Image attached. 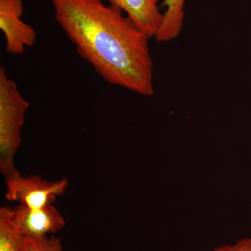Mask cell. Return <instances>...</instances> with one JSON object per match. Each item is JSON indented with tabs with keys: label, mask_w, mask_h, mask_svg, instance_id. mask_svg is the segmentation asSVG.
<instances>
[{
	"label": "cell",
	"mask_w": 251,
	"mask_h": 251,
	"mask_svg": "<svg viewBox=\"0 0 251 251\" xmlns=\"http://www.w3.org/2000/svg\"><path fill=\"white\" fill-rule=\"evenodd\" d=\"M29 107L6 69L0 67V172L5 179L18 173L15 156L21 145V130Z\"/></svg>",
	"instance_id": "cell-2"
},
{
	"label": "cell",
	"mask_w": 251,
	"mask_h": 251,
	"mask_svg": "<svg viewBox=\"0 0 251 251\" xmlns=\"http://www.w3.org/2000/svg\"><path fill=\"white\" fill-rule=\"evenodd\" d=\"M11 208H0V251H24L25 237L11 222Z\"/></svg>",
	"instance_id": "cell-8"
},
{
	"label": "cell",
	"mask_w": 251,
	"mask_h": 251,
	"mask_svg": "<svg viewBox=\"0 0 251 251\" xmlns=\"http://www.w3.org/2000/svg\"><path fill=\"white\" fill-rule=\"evenodd\" d=\"M56 21L77 54L111 85L152 96L149 37L122 10L102 0H51Z\"/></svg>",
	"instance_id": "cell-1"
},
{
	"label": "cell",
	"mask_w": 251,
	"mask_h": 251,
	"mask_svg": "<svg viewBox=\"0 0 251 251\" xmlns=\"http://www.w3.org/2000/svg\"><path fill=\"white\" fill-rule=\"evenodd\" d=\"M213 251H251V237L244 238L232 245L220 246Z\"/></svg>",
	"instance_id": "cell-10"
},
{
	"label": "cell",
	"mask_w": 251,
	"mask_h": 251,
	"mask_svg": "<svg viewBox=\"0 0 251 251\" xmlns=\"http://www.w3.org/2000/svg\"><path fill=\"white\" fill-rule=\"evenodd\" d=\"M24 6L22 0H0V29L6 41V51L20 55L34 45L35 29L22 20Z\"/></svg>",
	"instance_id": "cell-4"
},
{
	"label": "cell",
	"mask_w": 251,
	"mask_h": 251,
	"mask_svg": "<svg viewBox=\"0 0 251 251\" xmlns=\"http://www.w3.org/2000/svg\"><path fill=\"white\" fill-rule=\"evenodd\" d=\"M5 179V198L30 209H43L53 204L57 197L65 193L69 186L67 179L50 181L38 175L24 176L19 172Z\"/></svg>",
	"instance_id": "cell-3"
},
{
	"label": "cell",
	"mask_w": 251,
	"mask_h": 251,
	"mask_svg": "<svg viewBox=\"0 0 251 251\" xmlns=\"http://www.w3.org/2000/svg\"><path fill=\"white\" fill-rule=\"evenodd\" d=\"M122 10L151 39L156 36L164 18L158 6L161 0H107Z\"/></svg>",
	"instance_id": "cell-6"
},
{
	"label": "cell",
	"mask_w": 251,
	"mask_h": 251,
	"mask_svg": "<svg viewBox=\"0 0 251 251\" xmlns=\"http://www.w3.org/2000/svg\"><path fill=\"white\" fill-rule=\"evenodd\" d=\"M24 251H64L60 237L24 238Z\"/></svg>",
	"instance_id": "cell-9"
},
{
	"label": "cell",
	"mask_w": 251,
	"mask_h": 251,
	"mask_svg": "<svg viewBox=\"0 0 251 251\" xmlns=\"http://www.w3.org/2000/svg\"><path fill=\"white\" fill-rule=\"evenodd\" d=\"M186 0H163L166 12L161 27L155 39L158 42H167L179 36L184 27Z\"/></svg>",
	"instance_id": "cell-7"
},
{
	"label": "cell",
	"mask_w": 251,
	"mask_h": 251,
	"mask_svg": "<svg viewBox=\"0 0 251 251\" xmlns=\"http://www.w3.org/2000/svg\"><path fill=\"white\" fill-rule=\"evenodd\" d=\"M11 220L15 228L24 237H46L57 233L66 226L64 216L53 204L39 209L19 204L11 208Z\"/></svg>",
	"instance_id": "cell-5"
}]
</instances>
